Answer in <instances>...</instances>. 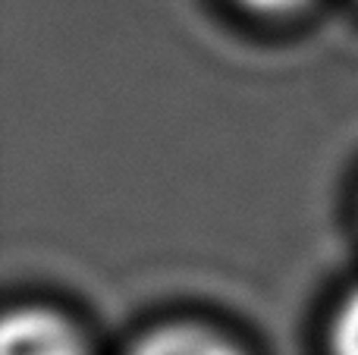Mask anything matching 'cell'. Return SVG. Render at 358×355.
Instances as JSON below:
<instances>
[{
    "instance_id": "4",
    "label": "cell",
    "mask_w": 358,
    "mask_h": 355,
    "mask_svg": "<svg viewBox=\"0 0 358 355\" xmlns=\"http://www.w3.org/2000/svg\"><path fill=\"white\" fill-rule=\"evenodd\" d=\"M239 3L255 13H264V16H280V13L299 10V6L308 3V0H239Z\"/></svg>"
},
{
    "instance_id": "3",
    "label": "cell",
    "mask_w": 358,
    "mask_h": 355,
    "mask_svg": "<svg viewBox=\"0 0 358 355\" xmlns=\"http://www.w3.org/2000/svg\"><path fill=\"white\" fill-rule=\"evenodd\" d=\"M330 352L358 355V287L334 312V321H330Z\"/></svg>"
},
{
    "instance_id": "1",
    "label": "cell",
    "mask_w": 358,
    "mask_h": 355,
    "mask_svg": "<svg viewBox=\"0 0 358 355\" xmlns=\"http://www.w3.org/2000/svg\"><path fill=\"white\" fill-rule=\"evenodd\" d=\"M0 355H85V343L66 318L41 305H29L3 318Z\"/></svg>"
},
{
    "instance_id": "2",
    "label": "cell",
    "mask_w": 358,
    "mask_h": 355,
    "mask_svg": "<svg viewBox=\"0 0 358 355\" xmlns=\"http://www.w3.org/2000/svg\"><path fill=\"white\" fill-rule=\"evenodd\" d=\"M129 355H242L239 346L201 324H164L148 331Z\"/></svg>"
}]
</instances>
